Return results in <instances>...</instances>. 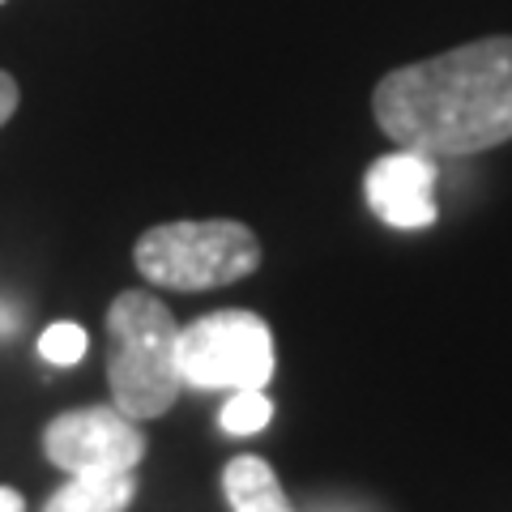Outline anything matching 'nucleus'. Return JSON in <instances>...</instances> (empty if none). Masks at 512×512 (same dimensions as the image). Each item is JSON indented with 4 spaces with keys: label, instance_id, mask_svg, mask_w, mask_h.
Returning <instances> with one entry per match:
<instances>
[{
    "label": "nucleus",
    "instance_id": "obj_1",
    "mask_svg": "<svg viewBox=\"0 0 512 512\" xmlns=\"http://www.w3.org/2000/svg\"><path fill=\"white\" fill-rule=\"evenodd\" d=\"M376 124L402 150L466 158L512 141V39L491 35L380 77Z\"/></svg>",
    "mask_w": 512,
    "mask_h": 512
},
{
    "label": "nucleus",
    "instance_id": "obj_2",
    "mask_svg": "<svg viewBox=\"0 0 512 512\" xmlns=\"http://www.w3.org/2000/svg\"><path fill=\"white\" fill-rule=\"evenodd\" d=\"M107 380L128 419H158L184 389L180 325L150 291H120L107 308Z\"/></svg>",
    "mask_w": 512,
    "mask_h": 512
},
{
    "label": "nucleus",
    "instance_id": "obj_3",
    "mask_svg": "<svg viewBox=\"0 0 512 512\" xmlns=\"http://www.w3.org/2000/svg\"><path fill=\"white\" fill-rule=\"evenodd\" d=\"M141 278L167 291H218L261 265V239L235 218L158 222L137 239Z\"/></svg>",
    "mask_w": 512,
    "mask_h": 512
},
{
    "label": "nucleus",
    "instance_id": "obj_4",
    "mask_svg": "<svg viewBox=\"0 0 512 512\" xmlns=\"http://www.w3.org/2000/svg\"><path fill=\"white\" fill-rule=\"evenodd\" d=\"M180 376L197 389H265L274 380V333L244 308L192 320L180 329Z\"/></svg>",
    "mask_w": 512,
    "mask_h": 512
},
{
    "label": "nucleus",
    "instance_id": "obj_5",
    "mask_svg": "<svg viewBox=\"0 0 512 512\" xmlns=\"http://www.w3.org/2000/svg\"><path fill=\"white\" fill-rule=\"evenodd\" d=\"M43 453L64 474L86 470H137L146 457V436L137 419H128L120 406H86L56 414L43 431Z\"/></svg>",
    "mask_w": 512,
    "mask_h": 512
},
{
    "label": "nucleus",
    "instance_id": "obj_6",
    "mask_svg": "<svg viewBox=\"0 0 512 512\" xmlns=\"http://www.w3.org/2000/svg\"><path fill=\"white\" fill-rule=\"evenodd\" d=\"M367 205L397 231H419L436 222V158L419 150L384 154L367 167Z\"/></svg>",
    "mask_w": 512,
    "mask_h": 512
},
{
    "label": "nucleus",
    "instance_id": "obj_7",
    "mask_svg": "<svg viewBox=\"0 0 512 512\" xmlns=\"http://www.w3.org/2000/svg\"><path fill=\"white\" fill-rule=\"evenodd\" d=\"M133 495V470H86L69 474V483L43 504V512H124L133 504Z\"/></svg>",
    "mask_w": 512,
    "mask_h": 512
},
{
    "label": "nucleus",
    "instance_id": "obj_8",
    "mask_svg": "<svg viewBox=\"0 0 512 512\" xmlns=\"http://www.w3.org/2000/svg\"><path fill=\"white\" fill-rule=\"evenodd\" d=\"M222 491L231 500V512H295L278 474L261 457H235L222 470Z\"/></svg>",
    "mask_w": 512,
    "mask_h": 512
},
{
    "label": "nucleus",
    "instance_id": "obj_9",
    "mask_svg": "<svg viewBox=\"0 0 512 512\" xmlns=\"http://www.w3.org/2000/svg\"><path fill=\"white\" fill-rule=\"evenodd\" d=\"M218 419L227 436H256V431L274 419V402L265 397V389H239L231 393V402L222 406Z\"/></svg>",
    "mask_w": 512,
    "mask_h": 512
},
{
    "label": "nucleus",
    "instance_id": "obj_10",
    "mask_svg": "<svg viewBox=\"0 0 512 512\" xmlns=\"http://www.w3.org/2000/svg\"><path fill=\"white\" fill-rule=\"evenodd\" d=\"M86 346H90V338H86V329L77 325V320H56V325H47V329L39 333V355H43L47 363H56V367L82 363Z\"/></svg>",
    "mask_w": 512,
    "mask_h": 512
},
{
    "label": "nucleus",
    "instance_id": "obj_11",
    "mask_svg": "<svg viewBox=\"0 0 512 512\" xmlns=\"http://www.w3.org/2000/svg\"><path fill=\"white\" fill-rule=\"evenodd\" d=\"M13 111H18V82H13V77L0 69V128L9 124Z\"/></svg>",
    "mask_w": 512,
    "mask_h": 512
},
{
    "label": "nucleus",
    "instance_id": "obj_12",
    "mask_svg": "<svg viewBox=\"0 0 512 512\" xmlns=\"http://www.w3.org/2000/svg\"><path fill=\"white\" fill-rule=\"evenodd\" d=\"M0 512H26V500L13 487H0Z\"/></svg>",
    "mask_w": 512,
    "mask_h": 512
},
{
    "label": "nucleus",
    "instance_id": "obj_13",
    "mask_svg": "<svg viewBox=\"0 0 512 512\" xmlns=\"http://www.w3.org/2000/svg\"><path fill=\"white\" fill-rule=\"evenodd\" d=\"M0 5H5V0H0Z\"/></svg>",
    "mask_w": 512,
    "mask_h": 512
}]
</instances>
